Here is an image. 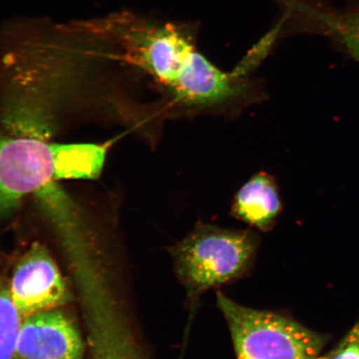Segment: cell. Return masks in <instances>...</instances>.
I'll list each match as a JSON object with an SVG mask.
<instances>
[{"label":"cell","instance_id":"1","mask_svg":"<svg viewBox=\"0 0 359 359\" xmlns=\"http://www.w3.org/2000/svg\"><path fill=\"white\" fill-rule=\"evenodd\" d=\"M258 236L199 223L169 250L175 272L195 307L201 294L244 276L252 266Z\"/></svg>","mask_w":359,"mask_h":359},{"label":"cell","instance_id":"2","mask_svg":"<svg viewBox=\"0 0 359 359\" xmlns=\"http://www.w3.org/2000/svg\"><path fill=\"white\" fill-rule=\"evenodd\" d=\"M237 359H317L324 339L281 314L257 311L217 293Z\"/></svg>","mask_w":359,"mask_h":359},{"label":"cell","instance_id":"3","mask_svg":"<svg viewBox=\"0 0 359 359\" xmlns=\"http://www.w3.org/2000/svg\"><path fill=\"white\" fill-rule=\"evenodd\" d=\"M109 22L107 26L122 46L120 57L151 76L168 100L194 65L198 52L191 40L173 25H154L133 18Z\"/></svg>","mask_w":359,"mask_h":359},{"label":"cell","instance_id":"4","mask_svg":"<svg viewBox=\"0 0 359 359\" xmlns=\"http://www.w3.org/2000/svg\"><path fill=\"white\" fill-rule=\"evenodd\" d=\"M53 181L55 158L50 143L37 137L0 133V218Z\"/></svg>","mask_w":359,"mask_h":359},{"label":"cell","instance_id":"5","mask_svg":"<svg viewBox=\"0 0 359 359\" xmlns=\"http://www.w3.org/2000/svg\"><path fill=\"white\" fill-rule=\"evenodd\" d=\"M22 318L58 309L69 302L65 280L46 247L34 243L22 255L8 282Z\"/></svg>","mask_w":359,"mask_h":359},{"label":"cell","instance_id":"6","mask_svg":"<svg viewBox=\"0 0 359 359\" xmlns=\"http://www.w3.org/2000/svg\"><path fill=\"white\" fill-rule=\"evenodd\" d=\"M91 359H146L109 287L81 295Z\"/></svg>","mask_w":359,"mask_h":359},{"label":"cell","instance_id":"7","mask_svg":"<svg viewBox=\"0 0 359 359\" xmlns=\"http://www.w3.org/2000/svg\"><path fill=\"white\" fill-rule=\"evenodd\" d=\"M79 327L58 309L34 314L22 321L15 359H83Z\"/></svg>","mask_w":359,"mask_h":359},{"label":"cell","instance_id":"8","mask_svg":"<svg viewBox=\"0 0 359 359\" xmlns=\"http://www.w3.org/2000/svg\"><path fill=\"white\" fill-rule=\"evenodd\" d=\"M281 209L279 188L275 179L262 172L254 175L236 192L231 213L239 221L266 232L271 230Z\"/></svg>","mask_w":359,"mask_h":359},{"label":"cell","instance_id":"9","mask_svg":"<svg viewBox=\"0 0 359 359\" xmlns=\"http://www.w3.org/2000/svg\"><path fill=\"white\" fill-rule=\"evenodd\" d=\"M55 180H93L100 177L107 156V145L53 143Z\"/></svg>","mask_w":359,"mask_h":359},{"label":"cell","instance_id":"10","mask_svg":"<svg viewBox=\"0 0 359 359\" xmlns=\"http://www.w3.org/2000/svg\"><path fill=\"white\" fill-rule=\"evenodd\" d=\"M307 13L322 34L335 40L359 62V8L347 11L311 8Z\"/></svg>","mask_w":359,"mask_h":359},{"label":"cell","instance_id":"11","mask_svg":"<svg viewBox=\"0 0 359 359\" xmlns=\"http://www.w3.org/2000/svg\"><path fill=\"white\" fill-rule=\"evenodd\" d=\"M22 320L12 302L8 282L0 273V359H15Z\"/></svg>","mask_w":359,"mask_h":359},{"label":"cell","instance_id":"12","mask_svg":"<svg viewBox=\"0 0 359 359\" xmlns=\"http://www.w3.org/2000/svg\"><path fill=\"white\" fill-rule=\"evenodd\" d=\"M332 359H359V342L354 331L348 337L347 343Z\"/></svg>","mask_w":359,"mask_h":359},{"label":"cell","instance_id":"13","mask_svg":"<svg viewBox=\"0 0 359 359\" xmlns=\"http://www.w3.org/2000/svg\"><path fill=\"white\" fill-rule=\"evenodd\" d=\"M354 333H355L356 336H357V338L358 339V342H359V325L355 327V329H354Z\"/></svg>","mask_w":359,"mask_h":359}]
</instances>
